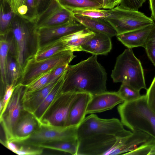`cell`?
<instances>
[{"label":"cell","mask_w":155,"mask_h":155,"mask_svg":"<svg viewBox=\"0 0 155 155\" xmlns=\"http://www.w3.org/2000/svg\"><path fill=\"white\" fill-rule=\"evenodd\" d=\"M85 28L74 19L63 24L36 30L39 48Z\"/></svg>","instance_id":"4fadbf2b"},{"label":"cell","mask_w":155,"mask_h":155,"mask_svg":"<svg viewBox=\"0 0 155 155\" xmlns=\"http://www.w3.org/2000/svg\"><path fill=\"white\" fill-rule=\"evenodd\" d=\"M146 94L147 104L155 113V76Z\"/></svg>","instance_id":"74e56055"},{"label":"cell","mask_w":155,"mask_h":155,"mask_svg":"<svg viewBox=\"0 0 155 155\" xmlns=\"http://www.w3.org/2000/svg\"><path fill=\"white\" fill-rule=\"evenodd\" d=\"M61 3L71 11L81 8H102V3L99 0H60Z\"/></svg>","instance_id":"4316f807"},{"label":"cell","mask_w":155,"mask_h":155,"mask_svg":"<svg viewBox=\"0 0 155 155\" xmlns=\"http://www.w3.org/2000/svg\"><path fill=\"white\" fill-rule=\"evenodd\" d=\"M117 140L114 135L103 134H94L78 140L76 155H109Z\"/></svg>","instance_id":"8fae6325"},{"label":"cell","mask_w":155,"mask_h":155,"mask_svg":"<svg viewBox=\"0 0 155 155\" xmlns=\"http://www.w3.org/2000/svg\"><path fill=\"white\" fill-rule=\"evenodd\" d=\"M80 93H62L41 121L53 125L67 126L70 109Z\"/></svg>","instance_id":"7c38bea8"},{"label":"cell","mask_w":155,"mask_h":155,"mask_svg":"<svg viewBox=\"0 0 155 155\" xmlns=\"http://www.w3.org/2000/svg\"><path fill=\"white\" fill-rule=\"evenodd\" d=\"M124 101L117 92L107 91L92 95L86 111V114L100 113L111 109Z\"/></svg>","instance_id":"5bb4252c"},{"label":"cell","mask_w":155,"mask_h":155,"mask_svg":"<svg viewBox=\"0 0 155 155\" xmlns=\"http://www.w3.org/2000/svg\"><path fill=\"white\" fill-rule=\"evenodd\" d=\"M116 142L109 155H118L130 152L153 138L143 132L136 131L128 136L117 137Z\"/></svg>","instance_id":"9a60e30c"},{"label":"cell","mask_w":155,"mask_h":155,"mask_svg":"<svg viewBox=\"0 0 155 155\" xmlns=\"http://www.w3.org/2000/svg\"><path fill=\"white\" fill-rule=\"evenodd\" d=\"M153 25H150L116 36L118 40L128 48L143 47Z\"/></svg>","instance_id":"7402d4cb"},{"label":"cell","mask_w":155,"mask_h":155,"mask_svg":"<svg viewBox=\"0 0 155 155\" xmlns=\"http://www.w3.org/2000/svg\"><path fill=\"white\" fill-rule=\"evenodd\" d=\"M42 0H36V4L35 5V6H38Z\"/></svg>","instance_id":"bcb514c9"},{"label":"cell","mask_w":155,"mask_h":155,"mask_svg":"<svg viewBox=\"0 0 155 155\" xmlns=\"http://www.w3.org/2000/svg\"><path fill=\"white\" fill-rule=\"evenodd\" d=\"M68 65L69 64H63L54 68L51 73L48 83L49 84L58 79L65 70Z\"/></svg>","instance_id":"f35d334b"},{"label":"cell","mask_w":155,"mask_h":155,"mask_svg":"<svg viewBox=\"0 0 155 155\" xmlns=\"http://www.w3.org/2000/svg\"><path fill=\"white\" fill-rule=\"evenodd\" d=\"M146 0H122L118 6L125 9L138 11Z\"/></svg>","instance_id":"8d00e7d4"},{"label":"cell","mask_w":155,"mask_h":155,"mask_svg":"<svg viewBox=\"0 0 155 155\" xmlns=\"http://www.w3.org/2000/svg\"><path fill=\"white\" fill-rule=\"evenodd\" d=\"M8 41L4 36L0 35V68L1 84L2 89L5 90L7 85L5 74L6 59L9 51Z\"/></svg>","instance_id":"83f0119b"},{"label":"cell","mask_w":155,"mask_h":155,"mask_svg":"<svg viewBox=\"0 0 155 155\" xmlns=\"http://www.w3.org/2000/svg\"><path fill=\"white\" fill-rule=\"evenodd\" d=\"M100 0V1H101V2H102V1H101V0Z\"/></svg>","instance_id":"c3c4849f"},{"label":"cell","mask_w":155,"mask_h":155,"mask_svg":"<svg viewBox=\"0 0 155 155\" xmlns=\"http://www.w3.org/2000/svg\"><path fill=\"white\" fill-rule=\"evenodd\" d=\"M100 134L113 135L116 137H122L130 135L132 132L125 129L121 121L117 119H102L93 114L85 117L77 128L78 140Z\"/></svg>","instance_id":"5b68a950"},{"label":"cell","mask_w":155,"mask_h":155,"mask_svg":"<svg viewBox=\"0 0 155 155\" xmlns=\"http://www.w3.org/2000/svg\"><path fill=\"white\" fill-rule=\"evenodd\" d=\"M4 36L8 42V52L18 61L21 76L28 61L34 58L39 48L38 36L33 24L28 25L21 21L12 23Z\"/></svg>","instance_id":"7a4b0ae2"},{"label":"cell","mask_w":155,"mask_h":155,"mask_svg":"<svg viewBox=\"0 0 155 155\" xmlns=\"http://www.w3.org/2000/svg\"><path fill=\"white\" fill-rule=\"evenodd\" d=\"M39 126V122L34 115L23 110L15 128L14 138L10 141L18 144L28 137Z\"/></svg>","instance_id":"2e32d148"},{"label":"cell","mask_w":155,"mask_h":155,"mask_svg":"<svg viewBox=\"0 0 155 155\" xmlns=\"http://www.w3.org/2000/svg\"><path fill=\"white\" fill-rule=\"evenodd\" d=\"M53 69L42 74L31 83L25 86L24 92H31L35 91L48 84V83L50 75Z\"/></svg>","instance_id":"836d02e7"},{"label":"cell","mask_w":155,"mask_h":155,"mask_svg":"<svg viewBox=\"0 0 155 155\" xmlns=\"http://www.w3.org/2000/svg\"><path fill=\"white\" fill-rule=\"evenodd\" d=\"M124 155H155V139L152 138L140 145L134 150Z\"/></svg>","instance_id":"4dcf8cb0"},{"label":"cell","mask_w":155,"mask_h":155,"mask_svg":"<svg viewBox=\"0 0 155 155\" xmlns=\"http://www.w3.org/2000/svg\"><path fill=\"white\" fill-rule=\"evenodd\" d=\"M14 13L12 11L5 12L2 4L1 3L0 10V35L6 34L12 23V19Z\"/></svg>","instance_id":"1f68e13d"},{"label":"cell","mask_w":155,"mask_h":155,"mask_svg":"<svg viewBox=\"0 0 155 155\" xmlns=\"http://www.w3.org/2000/svg\"><path fill=\"white\" fill-rule=\"evenodd\" d=\"M34 0H26V2L28 6L31 8L35 7Z\"/></svg>","instance_id":"f6af8a7d"},{"label":"cell","mask_w":155,"mask_h":155,"mask_svg":"<svg viewBox=\"0 0 155 155\" xmlns=\"http://www.w3.org/2000/svg\"><path fill=\"white\" fill-rule=\"evenodd\" d=\"M92 95L81 93L70 109L67 126L78 127L85 117L88 104Z\"/></svg>","instance_id":"d6986e66"},{"label":"cell","mask_w":155,"mask_h":155,"mask_svg":"<svg viewBox=\"0 0 155 155\" xmlns=\"http://www.w3.org/2000/svg\"><path fill=\"white\" fill-rule=\"evenodd\" d=\"M39 123L37 129L19 144L38 147L44 143L70 141L78 138L77 127L53 125L42 121Z\"/></svg>","instance_id":"8992f818"},{"label":"cell","mask_w":155,"mask_h":155,"mask_svg":"<svg viewBox=\"0 0 155 155\" xmlns=\"http://www.w3.org/2000/svg\"><path fill=\"white\" fill-rule=\"evenodd\" d=\"M75 20L86 28L95 33L106 34L110 37L117 36L113 27L104 19L95 18L74 14Z\"/></svg>","instance_id":"44dd1931"},{"label":"cell","mask_w":155,"mask_h":155,"mask_svg":"<svg viewBox=\"0 0 155 155\" xmlns=\"http://www.w3.org/2000/svg\"><path fill=\"white\" fill-rule=\"evenodd\" d=\"M143 48L148 58L155 67V24L153 25Z\"/></svg>","instance_id":"d6a6232c"},{"label":"cell","mask_w":155,"mask_h":155,"mask_svg":"<svg viewBox=\"0 0 155 155\" xmlns=\"http://www.w3.org/2000/svg\"><path fill=\"white\" fill-rule=\"evenodd\" d=\"M58 78L38 90L31 92L24 91L21 98L23 110L33 114L53 88Z\"/></svg>","instance_id":"e0dca14e"},{"label":"cell","mask_w":155,"mask_h":155,"mask_svg":"<svg viewBox=\"0 0 155 155\" xmlns=\"http://www.w3.org/2000/svg\"><path fill=\"white\" fill-rule=\"evenodd\" d=\"M95 33L85 28L63 37L60 39L68 50L72 52L80 51L82 45L93 36Z\"/></svg>","instance_id":"603a6c76"},{"label":"cell","mask_w":155,"mask_h":155,"mask_svg":"<svg viewBox=\"0 0 155 155\" xmlns=\"http://www.w3.org/2000/svg\"><path fill=\"white\" fill-rule=\"evenodd\" d=\"M10 8L14 14H18V8L21 5H26V0H7Z\"/></svg>","instance_id":"ab89813d"},{"label":"cell","mask_w":155,"mask_h":155,"mask_svg":"<svg viewBox=\"0 0 155 155\" xmlns=\"http://www.w3.org/2000/svg\"><path fill=\"white\" fill-rule=\"evenodd\" d=\"M43 150L41 148L21 145L15 153L19 155H39L43 153Z\"/></svg>","instance_id":"e575fe53"},{"label":"cell","mask_w":155,"mask_h":155,"mask_svg":"<svg viewBox=\"0 0 155 155\" xmlns=\"http://www.w3.org/2000/svg\"><path fill=\"white\" fill-rule=\"evenodd\" d=\"M78 145V138L68 141L44 143L38 147L59 151L73 155H76Z\"/></svg>","instance_id":"484cf974"},{"label":"cell","mask_w":155,"mask_h":155,"mask_svg":"<svg viewBox=\"0 0 155 155\" xmlns=\"http://www.w3.org/2000/svg\"><path fill=\"white\" fill-rule=\"evenodd\" d=\"M109 10L110 16L104 19L113 27L117 35L153 25L155 23L151 18L138 11L124 9L118 5Z\"/></svg>","instance_id":"52a82bcc"},{"label":"cell","mask_w":155,"mask_h":155,"mask_svg":"<svg viewBox=\"0 0 155 155\" xmlns=\"http://www.w3.org/2000/svg\"><path fill=\"white\" fill-rule=\"evenodd\" d=\"M15 87V86L12 84L6 85L2 99L0 100L2 102L3 108L2 111L0 113V117H2L5 112Z\"/></svg>","instance_id":"d590c367"},{"label":"cell","mask_w":155,"mask_h":155,"mask_svg":"<svg viewBox=\"0 0 155 155\" xmlns=\"http://www.w3.org/2000/svg\"><path fill=\"white\" fill-rule=\"evenodd\" d=\"M2 1L4 2H7V0H2Z\"/></svg>","instance_id":"7dc6e473"},{"label":"cell","mask_w":155,"mask_h":155,"mask_svg":"<svg viewBox=\"0 0 155 155\" xmlns=\"http://www.w3.org/2000/svg\"><path fill=\"white\" fill-rule=\"evenodd\" d=\"M111 37L106 34L95 33L94 35L81 46L80 51L90 53L93 55H106L111 50Z\"/></svg>","instance_id":"ac0fdd59"},{"label":"cell","mask_w":155,"mask_h":155,"mask_svg":"<svg viewBox=\"0 0 155 155\" xmlns=\"http://www.w3.org/2000/svg\"><path fill=\"white\" fill-rule=\"evenodd\" d=\"M76 57L73 52L66 50L45 59L35 61L34 58L29 60L22 73L18 84L26 86L42 74L58 66L69 64Z\"/></svg>","instance_id":"ba28073f"},{"label":"cell","mask_w":155,"mask_h":155,"mask_svg":"<svg viewBox=\"0 0 155 155\" xmlns=\"http://www.w3.org/2000/svg\"><path fill=\"white\" fill-rule=\"evenodd\" d=\"M25 88L19 84L15 86L6 110L0 117L6 140L12 141L14 138L15 128L23 110L21 98Z\"/></svg>","instance_id":"30bf717a"},{"label":"cell","mask_w":155,"mask_h":155,"mask_svg":"<svg viewBox=\"0 0 155 155\" xmlns=\"http://www.w3.org/2000/svg\"><path fill=\"white\" fill-rule=\"evenodd\" d=\"M66 50H68L64 43L60 39L39 48L34 57V59L37 61L45 59Z\"/></svg>","instance_id":"d4e9b609"},{"label":"cell","mask_w":155,"mask_h":155,"mask_svg":"<svg viewBox=\"0 0 155 155\" xmlns=\"http://www.w3.org/2000/svg\"><path fill=\"white\" fill-rule=\"evenodd\" d=\"M28 11V8L26 5L20 6L18 10V14L23 16L26 15Z\"/></svg>","instance_id":"ee69618b"},{"label":"cell","mask_w":155,"mask_h":155,"mask_svg":"<svg viewBox=\"0 0 155 155\" xmlns=\"http://www.w3.org/2000/svg\"><path fill=\"white\" fill-rule=\"evenodd\" d=\"M107 78L97 55H92L76 64L68 65L64 72L62 92L99 94L107 91Z\"/></svg>","instance_id":"6da1fadb"},{"label":"cell","mask_w":155,"mask_h":155,"mask_svg":"<svg viewBox=\"0 0 155 155\" xmlns=\"http://www.w3.org/2000/svg\"><path fill=\"white\" fill-rule=\"evenodd\" d=\"M33 19L32 24L36 30L63 24L75 19L72 12L60 0H50L46 8Z\"/></svg>","instance_id":"9c48e42d"},{"label":"cell","mask_w":155,"mask_h":155,"mask_svg":"<svg viewBox=\"0 0 155 155\" xmlns=\"http://www.w3.org/2000/svg\"><path fill=\"white\" fill-rule=\"evenodd\" d=\"M151 11V17L155 20V0H149Z\"/></svg>","instance_id":"7bdbcfd3"},{"label":"cell","mask_w":155,"mask_h":155,"mask_svg":"<svg viewBox=\"0 0 155 155\" xmlns=\"http://www.w3.org/2000/svg\"><path fill=\"white\" fill-rule=\"evenodd\" d=\"M140 92L126 84L122 83L117 92L124 101H130L139 98L141 96Z\"/></svg>","instance_id":"f546056e"},{"label":"cell","mask_w":155,"mask_h":155,"mask_svg":"<svg viewBox=\"0 0 155 155\" xmlns=\"http://www.w3.org/2000/svg\"><path fill=\"white\" fill-rule=\"evenodd\" d=\"M74 14L81 15L89 17L105 19L110 15L109 9L89 8L78 9L72 11Z\"/></svg>","instance_id":"f1b7e54d"},{"label":"cell","mask_w":155,"mask_h":155,"mask_svg":"<svg viewBox=\"0 0 155 155\" xmlns=\"http://www.w3.org/2000/svg\"><path fill=\"white\" fill-rule=\"evenodd\" d=\"M2 143L8 149L15 153L18 150L19 147L16 143L9 140H5Z\"/></svg>","instance_id":"b9f144b4"},{"label":"cell","mask_w":155,"mask_h":155,"mask_svg":"<svg viewBox=\"0 0 155 155\" xmlns=\"http://www.w3.org/2000/svg\"><path fill=\"white\" fill-rule=\"evenodd\" d=\"M102 2V8L110 9L119 5L122 0H101Z\"/></svg>","instance_id":"60d3db41"},{"label":"cell","mask_w":155,"mask_h":155,"mask_svg":"<svg viewBox=\"0 0 155 155\" xmlns=\"http://www.w3.org/2000/svg\"><path fill=\"white\" fill-rule=\"evenodd\" d=\"M121 121L132 132L139 131L155 139V113L148 106L146 95L117 107Z\"/></svg>","instance_id":"3957f363"},{"label":"cell","mask_w":155,"mask_h":155,"mask_svg":"<svg viewBox=\"0 0 155 155\" xmlns=\"http://www.w3.org/2000/svg\"><path fill=\"white\" fill-rule=\"evenodd\" d=\"M64 71L59 77L50 93L33 114L39 123L45 117L62 93Z\"/></svg>","instance_id":"ffe728a7"},{"label":"cell","mask_w":155,"mask_h":155,"mask_svg":"<svg viewBox=\"0 0 155 155\" xmlns=\"http://www.w3.org/2000/svg\"><path fill=\"white\" fill-rule=\"evenodd\" d=\"M111 77L114 82L126 84L137 90L147 89L141 63L131 48L125 49L117 57Z\"/></svg>","instance_id":"277c9868"},{"label":"cell","mask_w":155,"mask_h":155,"mask_svg":"<svg viewBox=\"0 0 155 155\" xmlns=\"http://www.w3.org/2000/svg\"><path fill=\"white\" fill-rule=\"evenodd\" d=\"M5 74L7 85H17L21 77L16 58L8 52L6 62Z\"/></svg>","instance_id":"cb8c5ba5"}]
</instances>
